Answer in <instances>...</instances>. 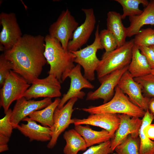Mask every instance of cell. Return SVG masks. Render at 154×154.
<instances>
[{"mask_svg": "<svg viewBox=\"0 0 154 154\" xmlns=\"http://www.w3.org/2000/svg\"><path fill=\"white\" fill-rule=\"evenodd\" d=\"M61 83L55 76L49 74L44 78L35 80L23 97L27 100L41 97L59 98L61 95Z\"/></svg>", "mask_w": 154, "mask_h": 154, "instance_id": "obj_9", "label": "cell"}, {"mask_svg": "<svg viewBox=\"0 0 154 154\" xmlns=\"http://www.w3.org/2000/svg\"><path fill=\"white\" fill-rule=\"evenodd\" d=\"M82 110L90 114H124L139 118L143 117L145 112L132 103L118 85L115 88L114 96L110 101L99 106H91Z\"/></svg>", "mask_w": 154, "mask_h": 154, "instance_id": "obj_3", "label": "cell"}, {"mask_svg": "<svg viewBox=\"0 0 154 154\" xmlns=\"http://www.w3.org/2000/svg\"><path fill=\"white\" fill-rule=\"evenodd\" d=\"M44 55L50 66L48 73L62 83L75 66L76 56L72 52L65 50L59 41L49 34L44 37Z\"/></svg>", "mask_w": 154, "mask_h": 154, "instance_id": "obj_2", "label": "cell"}, {"mask_svg": "<svg viewBox=\"0 0 154 154\" xmlns=\"http://www.w3.org/2000/svg\"><path fill=\"white\" fill-rule=\"evenodd\" d=\"M71 123L75 125H86L100 127L114 135L120 124L117 114L102 113L90 114L87 118L72 119Z\"/></svg>", "mask_w": 154, "mask_h": 154, "instance_id": "obj_17", "label": "cell"}, {"mask_svg": "<svg viewBox=\"0 0 154 154\" xmlns=\"http://www.w3.org/2000/svg\"><path fill=\"white\" fill-rule=\"evenodd\" d=\"M52 102V98H49L36 101L27 100L23 97L17 100L12 110L10 119L13 129H16L20 122L32 113L45 108Z\"/></svg>", "mask_w": 154, "mask_h": 154, "instance_id": "obj_14", "label": "cell"}, {"mask_svg": "<svg viewBox=\"0 0 154 154\" xmlns=\"http://www.w3.org/2000/svg\"><path fill=\"white\" fill-rule=\"evenodd\" d=\"M100 44L105 52H109L118 47L117 40L113 34L107 29L101 30L99 33Z\"/></svg>", "mask_w": 154, "mask_h": 154, "instance_id": "obj_29", "label": "cell"}, {"mask_svg": "<svg viewBox=\"0 0 154 154\" xmlns=\"http://www.w3.org/2000/svg\"><path fill=\"white\" fill-rule=\"evenodd\" d=\"M0 24V50L4 51L11 49L23 35L15 13L1 12Z\"/></svg>", "mask_w": 154, "mask_h": 154, "instance_id": "obj_8", "label": "cell"}, {"mask_svg": "<svg viewBox=\"0 0 154 154\" xmlns=\"http://www.w3.org/2000/svg\"><path fill=\"white\" fill-rule=\"evenodd\" d=\"M10 138L0 134V152L8 151L9 147L7 143Z\"/></svg>", "mask_w": 154, "mask_h": 154, "instance_id": "obj_36", "label": "cell"}, {"mask_svg": "<svg viewBox=\"0 0 154 154\" xmlns=\"http://www.w3.org/2000/svg\"><path fill=\"white\" fill-rule=\"evenodd\" d=\"M44 39L40 35L25 34L11 49L3 53L11 63L12 70L29 84L38 78L47 63L44 55Z\"/></svg>", "mask_w": 154, "mask_h": 154, "instance_id": "obj_1", "label": "cell"}, {"mask_svg": "<svg viewBox=\"0 0 154 154\" xmlns=\"http://www.w3.org/2000/svg\"><path fill=\"white\" fill-rule=\"evenodd\" d=\"M134 45L133 39L109 52H105L96 69L98 80L117 70L129 65Z\"/></svg>", "mask_w": 154, "mask_h": 154, "instance_id": "obj_4", "label": "cell"}, {"mask_svg": "<svg viewBox=\"0 0 154 154\" xmlns=\"http://www.w3.org/2000/svg\"><path fill=\"white\" fill-rule=\"evenodd\" d=\"M60 99L59 98H56L49 105L42 109L32 113L29 116V117L40 123L43 126L51 128L54 124V113L60 102Z\"/></svg>", "mask_w": 154, "mask_h": 154, "instance_id": "obj_24", "label": "cell"}, {"mask_svg": "<svg viewBox=\"0 0 154 154\" xmlns=\"http://www.w3.org/2000/svg\"><path fill=\"white\" fill-rule=\"evenodd\" d=\"M122 20L121 15L119 13L110 11L107 13V29L115 37L117 42V47L123 46L126 42V28L124 26Z\"/></svg>", "mask_w": 154, "mask_h": 154, "instance_id": "obj_21", "label": "cell"}, {"mask_svg": "<svg viewBox=\"0 0 154 154\" xmlns=\"http://www.w3.org/2000/svg\"><path fill=\"white\" fill-rule=\"evenodd\" d=\"M151 74L154 75V68L151 69Z\"/></svg>", "mask_w": 154, "mask_h": 154, "instance_id": "obj_38", "label": "cell"}, {"mask_svg": "<svg viewBox=\"0 0 154 154\" xmlns=\"http://www.w3.org/2000/svg\"><path fill=\"white\" fill-rule=\"evenodd\" d=\"M63 137L66 141L63 150L64 154H77L79 151H85L87 147L83 138L74 129L65 131Z\"/></svg>", "mask_w": 154, "mask_h": 154, "instance_id": "obj_23", "label": "cell"}, {"mask_svg": "<svg viewBox=\"0 0 154 154\" xmlns=\"http://www.w3.org/2000/svg\"><path fill=\"white\" fill-rule=\"evenodd\" d=\"M151 69L145 57L138 47L134 45L128 69L132 76L134 78L145 76L151 73Z\"/></svg>", "mask_w": 154, "mask_h": 154, "instance_id": "obj_20", "label": "cell"}, {"mask_svg": "<svg viewBox=\"0 0 154 154\" xmlns=\"http://www.w3.org/2000/svg\"><path fill=\"white\" fill-rule=\"evenodd\" d=\"M12 110L9 108L5 116L0 120V134L10 138L13 129L10 121Z\"/></svg>", "mask_w": 154, "mask_h": 154, "instance_id": "obj_31", "label": "cell"}, {"mask_svg": "<svg viewBox=\"0 0 154 154\" xmlns=\"http://www.w3.org/2000/svg\"><path fill=\"white\" fill-rule=\"evenodd\" d=\"M140 139L129 135L115 148L117 154H139Z\"/></svg>", "mask_w": 154, "mask_h": 154, "instance_id": "obj_26", "label": "cell"}, {"mask_svg": "<svg viewBox=\"0 0 154 154\" xmlns=\"http://www.w3.org/2000/svg\"><path fill=\"white\" fill-rule=\"evenodd\" d=\"M11 62L5 57L4 53L0 56V86L1 87L5 81L12 70Z\"/></svg>", "mask_w": 154, "mask_h": 154, "instance_id": "obj_32", "label": "cell"}, {"mask_svg": "<svg viewBox=\"0 0 154 154\" xmlns=\"http://www.w3.org/2000/svg\"><path fill=\"white\" fill-rule=\"evenodd\" d=\"M133 39L134 45L149 47L154 45V29L149 28L141 29Z\"/></svg>", "mask_w": 154, "mask_h": 154, "instance_id": "obj_28", "label": "cell"}, {"mask_svg": "<svg viewBox=\"0 0 154 154\" xmlns=\"http://www.w3.org/2000/svg\"><path fill=\"white\" fill-rule=\"evenodd\" d=\"M22 121H26L27 123L19 124L16 129L25 137L29 138L30 141L35 140L46 142L50 141L52 134L50 128L38 124L36 121L29 117H26Z\"/></svg>", "mask_w": 154, "mask_h": 154, "instance_id": "obj_18", "label": "cell"}, {"mask_svg": "<svg viewBox=\"0 0 154 154\" xmlns=\"http://www.w3.org/2000/svg\"><path fill=\"white\" fill-rule=\"evenodd\" d=\"M122 7L123 13L121 15L122 19L127 16L138 15L141 14L143 10L139 9V6L142 4L147 6L149 2L146 0H115Z\"/></svg>", "mask_w": 154, "mask_h": 154, "instance_id": "obj_27", "label": "cell"}, {"mask_svg": "<svg viewBox=\"0 0 154 154\" xmlns=\"http://www.w3.org/2000/svg\"><path fill=\"white\" fill-rule=\"evenodd\" d=\"M99 33V25H98L93 42L83 49L71 52L76 56L74 62L83 67L84 76L90 81L95 79L94 72L100 61L97 56V52L98 50L103 49L100 43Z\"/></svg>", "mask_w": 154, "mask_h": 154, "instance_id": "obj_6", "label": "cell"}, {"mask_svg": "<svg viewBox=\"0 0 154 154\" xmlns=\"http://www.w3.org/2000/svg\"><path fill=\"white\" fill-rule=\"evenodd\" d=\"M118 115L120 119V124L114 138L111 140V148L113 151L128 135H131L135 137H138L142 123V120L139 117H131L124 114Z\"/></svg>", "mask_w": 154, "mask_h": 154, "instance_id": "obj_16", "label": "cell"}, {"mask_svg": "<svg viewBox=\"0 0 154 154\" xmlns=\"http://www.w3.org/2000/svg\"><path fill=\"white\" fill-rule=\"evenodd\" d=\"M134 79L141 86L144 96L154 97V75L150 74Z\"/></svg>", "mask_w": 154, "mask_h": 154, "instance_id": "obj_30", "label": "cell"}, {"mask_svg": "<svg viewBox=\"0 0 154 154\" xmlns=\"http://www.w3.org/2000/svg\"><path fill=\"white\" fill-rule=\"evenodd\" d=\"M79 24L68 9L62 11L56 21L50 25L49 35L57 40L67 50L68 42Z\"/></svg>", "mask_w": 154, "mask_h": 154, "instance_id": "obj_7", "label": "cell"}, {"mask_svg": "<svg viewBox=\"0 0 154 154\" xmlns=\"http://www.w3.org/2000/svg\"><path fill=\"white\" fill-rule=\"evenodd\" d=\"M148 110L154 116V97L150 98L148 104Z\"/></svg>", "mask_w": 154, "mask_h": 154, "instance_id": "obj_37", "label": "cell"}, {"mask_svg": "<svg viewBox=\"0 0 154 154\" xmlns=\"http://www.w3.org/2000/svg\"><path fill=\"white\" fill-rule=\"evenodd\" d=\"M81 10L85 14V20L74 31L72 39L68 42L67 49L70 52L78 50L87 42L96 23V18L93 9L82 8Z\"/></svg>", "mask_w": 154, "mask_h": 154, "instance_id": "obj_12", "label": "cell"}, {"mask_svg": "<svg viewBox=\"0 0 154 154\" xmlns=\"http://www.w3.org/2000/svg\"><path fill=\"white\" fill-rule=\"evenodd\" d=\"M138 48L145 57L151 69L154 68V51L149 47L140 46Z\"/></svg>", "mask_w": 154, "mask_h": 154, "instance_id": "obj_34", "label": "cell"}, {"mask_svg": "<svg viewBox=\"0 0 154 154\" xmlns=\"http://www.w3.org/2000/svg\"><path fill=\"white\" fill-rule=\"evenodd\" d=\"M151 49H152L154 51V45H153L149 46Z\"/></svg>", "mask_w": 154, "mask_h": 154, "instance_id": "obj_39", "label": "cell"}, {"mask_svg": "<svg viewBox=\"0 0 154 154\" xmlns=\"http://www.w3.org/2000/svg\"><path fill=\"white\" fill-rule=\"evenodd\" d=\"M129 20L130 23L126 28L127 37L135 35L145 25H154V0L149 2L141 14L129 17Z\"/></svg>", "mask_w": 154, "mask_h": 154, "instance_id": "obj_19", "label": "cell"}, {"mask_svg": "<svg viewBox=\"0 0 154 154\" xmlns=\"http://www.w3.org/2000/svg\"><path fill=\"white\" fill-rule=\"evenodd\" d=\"M111 140L89 147L82 154H109L113 152L111 148Z\"/></svg>", "mask_w": 154, "mask_h": 154, "instance_id": "obj_33", "label": "cell"}, {"mask_svg": "<svg viewBox=\"0 0 154 154\" xmlns=\"http://www.w3.org/2000/svg\"><path fill=\"white\" fill-rule=\"evenodd\" d=\"M129 65L114 71L98 80L101 85L94 91H90L87 94V100H94L101 99L103 103L110 101L115 94V89L118 85L123 74L128 70Z\"/></svg>", "mask_w": 154, "mask_h": 154, "instance_id": "obj_11", "label": "cell"}, {"mask_svg": "<svg viewBox=\"0 0 154 154\" xmlns=\"http://www.w3.org/2000/svg\"><path fill=\"white\" fill-rule=\"evenodd\" d=\"M118 86L134 104L145 111L148 109L150 98L143 95L141 86L135 80L128 70L121 76Z\"/></svg>", "mask_w": 154, "mask_h": 154, "instance_id": "obj_15", "label": "cell"}, {"mask_svg": "<svg viewBox=\"0 0 154 154\" xmlns=\"http://www.w3.org/2000/svg\"><path fill=\"white\" fill-rule=\"evenodd\" d=\"M143 131L147 137L151 140H154V124L147 125L144 127Z\"/></svg>", "mask_w": 154, "mask_h": 154, "instance_id": "obj_35", "label": "cell"}, {"mask_svg": "<svg viewBox=\"0 0 154 154\" xmlns=\"http://www.w3.org/2000/svg\"><path fill=\"white\" fill-rule=\"evenodd\" d=\"M154 119V116L150 112L148 109L147 110L142 119V123L139 131V154H154V141L147 137L143 131L144 127L151 124Z\"/></svg>", "mask_w": 154, "mask_h": 154, "instance_id": "obj_25", "label": "cell"}, {"mask_svg": "<svg viewBox=\"0 0 154 154\" xmlns=\"http://www.w3.org/2000/svg\"><path fill=\"white\" fill-rule=\"evenodd\" d=\"M78 99L76 98H72L62 108H58L57 107L56 109L53 117L54 124L51 128V138L47 145L48 148L52 149L54 147L60 135L71 124V117L74 110L73 107Z\"/></svg>", "mask_w": 154, "mask_h": 154, "instance_id": "obj_10", "label": "cell"}, {"mask_svg": "<svg viewBox=\"0 0 154 154\" xmlns=\"http://www.w3.org/2000/svg\"><path fill=\"white\" fill-rule=\"evenodd\" d=\"M74 129L83 138L87 147L110 140L114 136L104 129L100 131L94 130L87 125H75Z\"/></svg>", "mask_w": 154, "mask_h": 154, "instance_id": "obj_22", "label": "cell"}, {"mask_svg": "<svg viewBox=\"0 0 154 154\" xmlns=\"http://www.w3.org/2000/svg\"><path fill=\"white\" fill-rule=\"evenodd\" d=\"M70 79L69 88L66 94L63 95L57 107L60 108L70 99L76 98L82 99L85 96L84 92L81 91L83 88L93 89L94 86L83 76L81 72V66L77 64L72 69L68 75Z\"/></svg>", "mask_w": 154, "mask_h": 154, "instance_id": "obj_13", "label": "cell"}, {"mask_svg": "<svg viewBox=\"0 0 154 154\" xmlns=\"http://www.w3.org/2000/svg\"><path fill=\"white\" fill-rule=\"evenodd\" d=\"M30 84L21 76L11 71L0 90V105L6 114L14 101L23 97Z\"/></svg>", "mask_w": 154, "mask_h": 154, "instance_id": "obj_5", "label": "cell"}]
</instances>
